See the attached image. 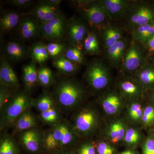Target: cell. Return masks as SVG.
Masks as SVG:
<instances>
[{
	"label": "cell",
	"instance_id": "29",
	"mask_svg": "<svg viewBox=\"0 0 154 154\" xmlns=\"http://www.w3.org/2000/svg\"><path fill=\"white\" fill-rule=\"evenodd\" d=\"M52 65L60 74L66 76H73L82 67L71 61L64 55L53 60Z\"/></svg>",
	"mask_w": 154,
	"mask_h": 154
},
{
	"label": "cell",
	"instance_id": "40",
	"mask_svg": "<svg viewBox=\"0 0 154 154\" xmlns=\"http://www.w3.org/2000/svg\"><path fill=\"white\" fill-rule=\"evenodd\" d=\"M49 57L53 59L63 55L67 48L65 44L61 42H51L46 45Z\"/></svg>",
	"mask_w": 154,
	"mask_h": 154
},
{
	"label": "cell",
	"instance_id": "41",
	"mask_svg": "<svg viewBox=\"0 0 154 154\" xmlns=\"http://www.w3.org/2000/svg\"><path fill=\"white\" fill-rule=\"evenodd\" d=\"M18 89L0 84V109L14 95Z\"/></svg>",
	"mask_w": 154,
	"mask_h": 154
},
{
	"label": "cell",
	"instance_id": "18",
	"mask_svg": "<svg viewBox=\"0 0 154 154\" xmlns=\"http://www.w3.org/2000/svg\"><path fill=\"white\" fill-rule=\"evenodd\" d=\"M60 13L59 8L50 5L45 1H42L23 16H31L42 25L54 19Z\"/></svg>",
	"mask_w": 154,
	"mask_h": 154
},
{
	"label": "cell",
	"instance_id": "15",
	"mask_svg": "<svg viewBox=\"0 0 154 154\" xmlns=\"http://www.w3.org/2000/svg\"><path fill=\"white\" fill-rule=\"evenodd\" d=\"M67 20L63 14L58 16L41 26L42 38L51 42H61L66 39Z\"/></svg>",
	"mask_w": 154,
	"mask_h": 154
},
{
	"label": "cell",
	"instance_id": "17",
	"mask_svg": "<svg viewBox=\"0 0 154 154\" xmlns=\"http://www.w3.org/2000/svg\"><path fill=\"white\" fill-rule=\"evenodd\" d=\"M111 21L121 22L129 8L130 0H100Z\"/></svg>",
	"mask_w": 154,
	"mask_h": 154
},
{
	"label": "cell",
	"instance_id": "22",
	"mask_svg": "<svg viewBox=\"0 0 154 154\" xmlns=\"http://www.w3.org/2000/svg\"><path fill=\"white\" fill-rule=\"evenodd\" d=\"M38 116L33 113L31 108H28L21 114L14 122L12 125V134L15 136L18 133L39 126Z\"/></svg>",
	"mask_w": 154,
	"mask_h": 154
},
{
	"label": "cell",
	"instance_id": "12",
	"mask_svg": "<svg viewBox=\"0 0 154 154\" xmlns=\"http://www.w3.org/2000/svg\"><path fill=\"white\" fill-rule=\"evenodd\" d=\"M114 86L127 103L145 101L146 91L133 77L118 73Z\"/></svg>",
	"mask_w": 154,
	"mask_h": 154
},
{
	"label": "cell",
	"instance_id": "6",
	"mask_svg": "<svg viewBox=\"0 0 154 154\" xmlns=\"http://www.w3.org/2000/svg\"><path fill=\"white\" fill-rule=\"evenodd\" d=\"M121 23L129 35L140 26L154 23L152 1L130 0L126 15Z\"/></svg>",
	"mask_w": 154,
	"mask_h": 154
},
{
	"label": "cell",
	"instance_id": "51",
	"mask_svg": "<svg viewBox=\"0 0 154 154\" xmlns=\"http://www.w3.org/2000/svg\"><path fill=\"white\" fill-rule=\"evenodd\" d=\"M152 133H153V136H154V130L153 131H152Z\"/></svg>",
	"mask_w": 154,
	"mask_h": 154
},
{
	"label": "cell",
	"instance_id": "46",
	"mask_svg": "<svg viewBox=\"0 0 154 154\" xmlns=\"http://www.w3.org/2000/svg\"><path fill=\"white\" fill-rule=\"evenodd\" d=\"M44 154H75L73 150H57Z\"/></svg>",
	"mask_w": 154,
	"mask_h": 154
},
{
	"label": "cell",
	"instance_id": "42",
	"mask_svg": "<svg viewBox=\"0 0 154 154\" xmlns=\"http://www.w3.org/2000/svg\"><path fill=\"white\" fill-rule=\"evenodd\" d=\"M141 154H154V137L152 133L149 132L140 147Z\"/></svg>",
	"mask_w": 154,
	"mask_h": 154
},
{
	"label": "cell",
	"instance_id": "27",
	"mask_svg": "<svg viewBox=\"0 0 154 154\" xmlns=\"http://www.w3.org/2000/svg\"><path fill=\"white\" fill-rule=\"evenodd\" d=\"M36 63L31 61L22 68V81L26 91L31 93L38 82V72Z\"/></svg>",
	"mask_w": 154,
	"mask_h": 154
},
{
	"label": "cell",
	"instance_id": "37",
	"mask_svg": "<svg viewBox=\"0 0 154 154\" xmlns=\"http://www.w3.org/2000/svg\"><path fill=\"white\" fill-rule=\"evenodd\" d=\"M96 139H83L74 149L75 154H97Z\"/></svg>",
	"mask_w": 154,
	"mask_h": 154
},
{
	"label": "cell",
	"instance_id": "7",
	"mask_svg": "<svg viewBox=\"0 0 154 154\" xmlns=\"http://www.w3.org/2000/svg\"><path fill=\"white\" fill-rule=\"evenodd\" d=\"M72 2L80 17L90 28L98 31L111 21L100 0H78Z\"/></svg>",
	"mask_w": 154,
	"mask_h": 154
},
{
	"label": "cell",
	"instance_id": "32",
	"mask_svg": "<svg viewBox=\"0 0 154 154\" xmlns=\"http://www.w3.org/2000/svg\"><path fill=\"white\" fill-rule=\"evenodd\" d=\"M38 117L42 124L48 125L49 127L57 124L65 118L63 113L57 106L39 113Z\"/></svg>",
	"mask_w": 154,
	"mask_h": 154
},
{
	"label": "cell",
	"instance_id": "39",
	"mask_svg": "<svg viewBox=\"0 0 154 154\" xmlns=\"http://www.w3.org/2000/svg\"><path fill=\"white\" fill-rule=\"evenodd\" d=\"M96 141L97 154H116V146L101 138H96Z\"/></svg>",
	"mask_w": 154,
	"mask_h": 154
},
{
	"label": "cell",
	"instance_id": "31",
	"mask_svg": "<svg viewBox=\"0 0 154 154\" xmlns=\"http://www.w3.org/2000/svg\"><path fill=\"white\" fill-rule=\"evenodd\" d=\"M57 106L51 92L46 91L36 98H33L32 107L39 113L51 109Z\"/></svg>",
	"mask_w": 154,
	"mask_h": 154
},
{
	"label": "cell",
	"instance_id": "44",
	"mask_svg": "<svg viewBox=\"0 0 154 154\" xmlns=\"http://www.w3.org/2000/svg\"><path fill=\"white\" fill-rule=\"evenodd\" d=\"M149 56L154 53V34L144 45Z\"/></svg>",
	"mask_w": 154,
	"mask_h": 154
},
{
	"label": "cell",
	"instance_id": "25",
	"mask_svg": "<svg viewBox=\"0 0 154 154\" xmlns=\"http://www.w3.org/2000/svg\"><path fill=\"white\" fill-rule=\"evenodd\" d=\"M145 101H137L127 103L124 117L129 125L141 126Z\"/></svg>",
	"mask_w": 154,
	"mask_h": 154
},
{
	"label": "cell",
	"instance_id": "4",
	"mask_svg": "<svg viewBox=\"0 0 154 154\" xmlns=\"http://www.w3.org/2000/svg\"><path fill=\"white\" fill-rule=\"evenodd\" d=\"M86 66L83 78L91 95L97 97L114 85L112 69L102 58H93Z\"/></svg>",
	"mask_w": 154,
	"mask_h": 154
},
{
	"label": "cell",
	"instance_id": "35",
	"mask_svg": "<svg viewBox=\"0 0 154 154\" xmlns=\"http://www.w3.org/2000/svg\"><path fill=\"white\" fill-rule=\"evenodd\" d=\"M154 34V23L143 25L131 34V39L144 45Z\"/></svg>",
	"mask_w": 154,
	"mask_h": 154
},
{
	"label": "cell",
	"instance_id": "30",
	"mask_svg": "<svg viewBox=\"0 0 154 154\" xmlns=\"http://www.w3.org/2000/svg\"><path fill=\"white\" fill-rule=\"evenodd\" d=\"M22 15L17 11H8L4 12L0 18L1 34L9 33L18 27Z\"/></svg>",
	"mask_w": 154,
	"mask_h": 154
},
{
	"label": "cell",
	"instance_id": "9",
	"mask_svg": "<svg viewBox=\"0 0 154 154\" xmlns=\"http://www.w3.org/2000/svg\"><path fill=\"white\" fill-rule=\"evenodd\" d=\"M148 58L144 45L131 39L118 73L132 77L143 66Z\"/></svg>",
	"mask_w": 154,
	"mask_h": 154
},
{
	"label": "cell",
	"instance_id": "36",
	"mask_svg": "<svg viewBox=\"0 0 154 154\" xmlns=\"http://www.w3.org/2000/svg\"><path fill=\"white\" fill-rule=\"evenodd\" d=\"M38 82L45 88L53 85L56 79L52 71L47 66H42L37 69Z\"/></svg>",
	"mask_w": 154,
	"mask_h": 154
},
{
	"label": "cell",
	"instance_id": "45",
	"mask_svg": "<svg viewBox=\"0 0 154 154\" xmlns=\"http://www.w3.org/2000/svg\"><path fill=\"white\" fill-rule=\"evenodd\" d=\"M145 101L154 106V90L146 91Z\"/></svg>",
	"mask_w": 154,
	"mask_h": 154
},
{
	"label": "cell",
	"instance_id": "11",
	"mask_svg": "<svg viewBox=\"0 0 154 154\" xmlns=\"http://www.w3.org/2000/svg\"><path fill=\"white\" fill-rule=\"evenodd\" d=\"M39 126L18 133L14 136L22 149L28 154H44V132Z\"/></svg>",
	"mask_w": 154,
	"mask_h": 154
},
{
	"label": "cell",
	"instance_id": "1",
	"mask_svg": "<svg viewBox=\"0 0 154 154\" xmlns=\"http://www.w3.org/2000/svg\"><path fill=\"white\" fill-rule=\"evenodd\" d=\"M51 93L57 106L63 114H72L88 101L91 95L84 82L66 76L56 79Z\"/></svg>",
	"mask_w": 154,
	"mask_h": 154
},
{
	"label": "cell",
	"instance_id": "24",
	"mask_svg": "<svg viewBox=\"0 0 154 154\" xmlns=\"http://www.w3.org/2000/svg\"><path fill=\"white\" fill-rule=\"evenodd\" d=\"M146 91L154 90V66L149 58L143 66L132 76Z\"/></svg>",
	"mask_w": 154,
	"mask_h": 154
},
{
	"label": "cell",
	"instance_id": "38",
	"mask_svg": "<svg viewBox=\"0 0 154 154\" xmlns=\"http://www.w3.org/2000/svg\"><path fill=\"white\" fill-rule=\"evenodd\" d=\"M154 126V106L146 102L143 115L142 118L141 127L143 130L150 129Z\"/></svg>",
	"mask_w": 154,
	"mask_h": 154
},
{
	"label": "cell",
	"instance_id": "28",
	"mask_svg": "<svg viewBox=\"0 0 154 154\" xmlns=\"http://www.w3.org/2000/svg\"><path fill=\"white\" fill-rule=\"evenodd\" d=\"M22 148L16 137L7 131L1 132L0 154H22Z\"/></svg>",
	"mask_w": 154,
	"mask_h": 154
},
{
	"label": "cell",
	"instance_id": "13",
	"mask_svg": "<svg viewBox=\"0 0 154 154\" xmlns=\"http://www.w3.org/2000/svg\"><path fill=\"white\" fill-rule=\"evenodd\" d=\"M131 41V36L128 35L114 45L103 51L101 58L110 68L119 71Z\"/></svg>",
	"mask_w": 154,
	"mask_h": 154
},
{
	"label": "cell",
	"instance_id": "50",
	"mask_svg": "<svg viewBox=\"0 0 154 154\" xmlns=\"http://www.w3.org/2000/svg\"><path fill=\"white\" fill-rule=\"evenodd\" d=\"M152 2L153 4L154 5V0H153V1H152Z\"/></svg>",
	"mask_w": 154,
	"mask_h": 154
},
{
	"label": "cell",
	"instance_id": "26",
	"mask_svg": "<svg viewBox=\"0 0 154 154\" xmlns=\"http://www.w3.org/2000/svg\"><path fill=\"white\" fill-rule=\"evenodd\" d=\"M82 49L86 55H102V50L98 30L89 28L88 35L83 42Z\"/></svg>",
	"mask_w": 154,
	"mask_h": 154
},
{
	"label": "cell",
	"instance_id": "14",
	"mask_svg": "<svg viewBox=\"0 0 154 154\" xmlns=\"http://www.w3.org/2000/svg\"><path fill=\"white\" fill-rule=\"evenodd\" d=\"M102 51L129 35L121 22L110 21L98 30Z\"/></svg>",
	"mask_w": 154,
	"mask_h": 154
},
{
	"label": "cell",
	"instance_id": "33",
	"mask_svg": "<svg viewBox=\"0 0 154 154\" xmlns=\"http://www.w3.org/2000/svg\"><path fill=\"white\" fill-rule=\"evenodd\" d=\"M29 50V56L35 63L42 65L49 59L46 45L43 42H38L34 43Z\"/></svg>",
	"mask_w": 154,
	"mask_h": 154
},
{
	"label": "cell",
	"instance_id": "8",
	"mask_svg": "<svg viewBox=\"0 0 154 154\" xmlns=\"http://www.w3.org/2000/svg\"><path fill=\"white\" fill-rule=\"evenodd\" d=\"M95 101L105 119L123 115L127 103L114 85L96 97Z\"/></svg>",
	"mask_w": 154,
	"mask_h": 154
},
{
	"label": "cell",
	"instance_id": "47",
	"mask_svg": "<svg viewBox=\"0 0 154 154\" xmlns=\"http://www.w3.org/2000/svg\"><path fill=\"white\" fill-rule=\"evenodd\" d=\"M116 154H141L137 149H126L123 151L118 152Z\"/></svg>",
	"mask_w": 154,
	"mask_h": 154
},
{
	"label": "cell",
	"instance_id": "2",
	"mask_svg": "<svg viewBox=\"0 0 154 154\" xmlns=\"http://www.w3.org/2000/svg\"><path fill=\"white\" fill-rule=\"evenodd\" d=\"M105 119L95 100H88L72 113L69 121L83 140L98 137Z\"/></svg>",
	"mask_w": 154,
	"mask_h": 154
},
{
	"label": "cell",
	"instance_id": "5",
	"mask_svg": "<svg viewBox=\"0 0 154 154\" xmlns=\"http://www.w3.org/2000/svg\"><path fill=\"white\" fill-rule=\"evenodd\" d=\"M25 89H18L0 109V130L7 131L23 112L32 108L33 98Z\"/></svg>",
	"mask_w": 154,
	"mask_h": 154
},
{
	"label": "cell",
	"instance_id": "43",
	"mask_svg": "<svg viewBox=\"0 0 154 154\" xmlns=\"http://www.w3.org/2000/svg\"><path fill=\"white\" fill-rule=\"evenodd\" d=\"M6 2L19 9L29 8L33 2L31 0H11L6 1Z\"/></svg>",
	"mask_w": 154,
	"mask_h": 154
},
{
	"label": "cell",
	"instance_id": "23",
	"mask_svg": "<svg viewBox=\"0 0 154 154\" xmlns=\"http://www.w3.org/2000/svg\"><path fill=\"white\" fill-rule=\"evenodd\" d=\"M0 84L16 89H19L20 86L17 73L3 56L0 59Z\"/></svg>",
	"mask_w": 154,
	"mask_h": 154
},
{
	"label": "cell",
	"instance_id": "16",
	"mask_svg": "<svg viewBox=\"0 0 154 154\" xmlns=\"http://www.w3.org/2000/svg\"><path fill=\"white\" fill-rule=\"evenodd\" d=\"M90 27L80 17L73 15L68 20L66 39L70 45L82 48L83 42Z\"/></svg>",
	"mask_w": 154,
	"mask_h": 154
},
{
	"label": "cell",
	"instance_id": "49",
	"mask_svg": "<svg viewBox=\"0 0 154 154\" xmlns=\"http://www.w3.org/2000/svg\"><path fill=\"white\" fill-rule=\"evenodd\" d=\"M149 59L154 66V53L149 56Z\"/></svg>",
	"mask_w": 154,
	"mask_h": 154
},
{
	"label": "cell",
	"instance_id": "20",
	"mask_svg": "<svg viewBox=\"0 0 154 154\" xmlns=\"http://www.w3.org/2000/svg\"><path fill=\"white\" fill-rule=\"evenodd\" d=\"M42 25L35 18L28 15L22 16L18 26L19 35L25 40H30L41 32Z\"/></svg>",
	"mask_w": 154,
	"mask_h": 154
},
{
	"label": "cell",
	"instance_id": "21",
	"mask_svg": "<svg viewBox=\"0 0 154 154\" xmlns=\"http://www.w3.org/2000/svg\"><path fill=\"white\" fill-rule=\"evenodd\" d=\"M146 137L141 126L129 125L121 145L126 149H137L143 143Z\"/></svg>",
	"mask_w": 154,
	"mask_h": 154
},
{
	"label": "cell",
	"instance_id": "3",
	"mask_svg": "<svg viewBox=\"0 0 154 154\" xmlns=\"http://www.w3.org/2000/svg\"><path fill=\"white\" fill-rule=\"evenodd\" d=\"M82 140L69 120L65 118L45 130L44 154L57 150H73Z\"/></svg>",
	"mask_w": 154,
	"mask_h": 154
},
{
	"label": "cell",
	"instance_id": "34",
	"mask_svg": "<svg viewBox=\"0 0 154 154\" xmlns=\"http://www.w3.org/2000/svg\"><path fill=\"white\" fill-rule=\"evenodd\" d=\"M63 55L71 61L81 66L86 65L88 63L82 48L79 46L69 45L67 47Z\"/></svg>",
	"mask_w": 154,
	"mask_h": 154
},
{
	"label": "cell",
	"instance_id": "19",
	"mask_svg": "<svg viewBox=\"0 0 154 154\" xmlns=\"http://www.w3.org/2000/svg\"><path fill=\"white\" fill-rule=\"evenodd\" d=\"M29 56V50L22 42L16 41L9 42L5 45L3 55L8 61L19 62Z\"/></svg>",
	"mask_w": 154,
	"mask_h": 154
},
{
	"label": "cell",
	"instance_id": "48",
	"mask_svg": "<svg viewBox=\"0 0 154 154\" xmlns=\"http://www.w3.org/2000/svg\"><path fill=\"white\" fill-rule=\"evenodd\" d=\"M46 2L50 5L55 8H59L60 3L62 1L61 0H47L45 1Z\"/></svg>",
	"mask_w": 154,
	"mask_h": 154
},
{
	"label": "cell",
	"instance_id": "10",
	"mask_svg": "<svg viewBox=\"0 0 154 154\" xmlns=\"http://www.w3.org/2000/svg\"><path fill=\"white\" fill-rule=\"evenodd\" d=\"M129 125L123 115L105 119L98 137L107 141L116 146L121 145Z\"/></svg>",
	"mask_w": 154,
	"mask_h": 154
}]
</instances>
